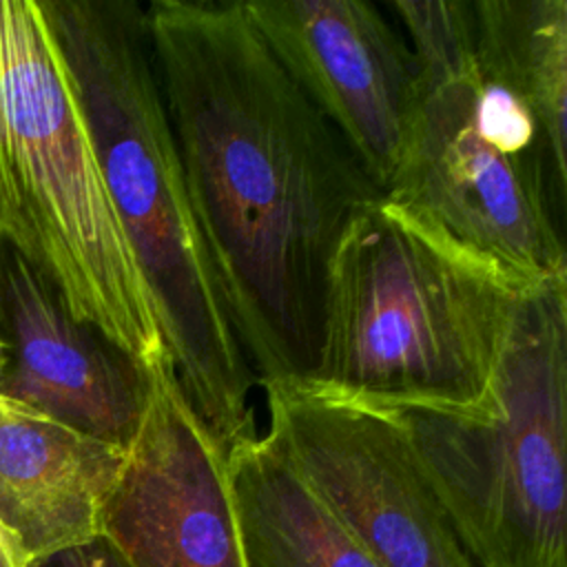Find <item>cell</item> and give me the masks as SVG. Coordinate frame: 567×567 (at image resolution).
Returning a JSON list of instances; mask_svg holds the SVG:
<instances>
[{
    "label": "cell",
    "mask_w": 567,
    "mask_h": 567,
    "mask_svg": "<svg viewBox=\"0 0 567 567\" xmlns=\"http://www.w3.org/2000/svg\"><path fill=\"white\" fill-rule=\"evenodd\" d=\"M244 7L288 75L385 193L419 93L414 55L401 29L365 0H259Z\"/></svg>",
    "instance_id": "obj_8"
},
{
    "label": "cell",
    "mask_w": 567,
    "mask_h": 567,
    "mask_svg": "<svg viewBox=\"0 0 567 567\" xmlns=\"http://www.w3.org/2000/svg\"><path fill=\"white\" fill-rule=\"evenodd\" d=\"M474 71L520 97L565 148L567 2L470 0Z\"/></svg>",
    "instance_id": "obj_13"
},
{
    "label": "cell",
    "mask_w": 567,
    "mask_h": 567,
    "mask_svg": "<svg viewBox=\"0 0 567 567\" xmlns=\"http://www.w3.org/2000/svg\"><path fill=\"white\" fill-rule=\"evenodd\" d=\"M27 567H133V565L104 534H97L91 540L38 556L29 560Z\"/></svg>",
    "instance_id": "obj_14"
},
{
    "label": "cell",
    "mask_w": 567,
    "mask_h": 567,
    "mask_svg": "<svg viewBox=\"0 0 567 567\" xmlns=\"http://www.w3.org/2000/svg\"><path fill=\"white\" fill-rule=\"evenodd\" d=\"M0 567H27V558L18 549L16 540L0 525Z\"/></svg>",
    "instance_id": "obj_15"
},
{
    "label": "cell",
    "mask_w": 567,
    "mask_h": 567,
    "mask_svg": "<svg viewBox=\"0 0 567 567\" xmlns=\"http://www.w3.org/2000/svg\"><path fill=\"white\" fill-rule=\"evenodd\" d=\"M268 434L381 567H474L405 432L315 381L261 385Z\"/></svg>",
    "instance_id": "obj_7"
},
{
    "label": "cell",
    "mask_w": 567,
    "mask_h": 567,
    "mask_svg": "<svg viewBox=\"0 0 567 567\" xmlns=\"http://www.w3.org/2000/svg\"><path fill=\"white\" fill-rule=\"evenodd\" d=\"M374 408L405 432L474 567H567V277L520 295L481 405Z\"/></svg>",
    "instance_id": "obj_5"
},
{
    "label": "cell",
    "mask_w": 567,
    "mask_h": 567,
    "mask_svg": "<svg viewBox=\"0 0 567 567\" xmlns=\"http://www.w3.org/2000/svg\"><path fill=\"white\" fill-rule=\"evenodd\" d=\"M525 290L379 195L330 259L310 381L370 405L476 408Z\"/></svg>",
    "instance_id": "obj_3"
},
{
    "label": "cell",
    "mask_w": 567,
    "mask_h": 567,
    "mask_svg": "<svg viewBox=\"0 0 567 567\" xmlns=\"http://www.w3.org/2000/svg\"><path fill=\"white\" fill-rule=\"evenodd\" d=\"M0 246L75 319L144 368L173 370L38 0H0Z\"/></svg>",
    "instance_id": "obj_4"
},
{
    "label": "cell",
    "mask_w": 567,
    "mask_h": 567,
    "mask_svg": "<svg viewBox=\"0 0 567 567\" xmlns=\"http://www.w3.org/2000/svg\"><path fill=\"white\" fill-rule=\"evenodd\" d=\"M109 197L155 306L175 381L224 454L257 432V381L199 235L155 78L146 7L38 2Z\"/></svg>",
    "instance_id": "obj_2"
},
{
    "label": "cell",
    "mask_w": 567,
    "mask_h": 567,
    "mask_svg": "<svg viewBox=\"0 0 567 567\" xmlns=\"http://www.w3.org/2000/svg\"><path fill=\"white\" fill-rule=\"evenodd\" d=\"M124 454L0 394V525L27 563L102 534Z\"/></svg>",
    "instance_id": "obj_11"
},
{
    "label": "cell",
    "mask_w": 567,
    "mask_h": 567,
    "mask_svg": "<svg viewBox=\"0 0 567 567\" xmlns=\"http://www.w3.org/2000/svg\"><path fill=\"white\" fill-rule=\"evenodd\" d=\"M102 534L133 567H248L226 454L171 368L151 370L146 412L104 503Z\"/></svg>",
    "instance_id": "obj_9"
},
{
    "label": "cell",
    "mask_w": 567,
    "mask_h": 567,
    "mask_svg": "<svg viewBox=\"0 0 567 567\" xmlns=\"http://www.w3.org/2000/svg\"><path fill=\"white\" fill-rule=\"evenodd\" d=\"M414 64V117L383 195L520 288L567 277L565 193L478 124L472 27Z\"/></svg>",
    "instance_id": "obj_6"
},
{
    "label": "cell",
    "mask_w": 567,
    "mask_h": 567,
    "mask_svg": "<svg viewBox=\"0 0 567 567\" xmlns=\"http://www.w3.org/2000/svg\"><path fill=\"white\" fill-rule=\"evenodd\" d=\"M226 474L248 567H381L268 432L233 445Z\"/></svg>",
    "instance_id": "obj_12"
},
{
    "label": "cell",
    "mask_w": 567,
    "mask_h": 567,
    "mask_svg": "<svg viewBox=\"0 0 567 567\" xmlns=\"http://www.w3.org/2000/svg\"><path fill=\"white\" fill-rule=\"evenodd\" d=\"M146 7L155 78L217 286L257 381H310L328 266L383 195L244 2Z\"/></svg>",
    "instance_id": "obj_1"
},
{
    "label": "cell",
    "mask_w": 567,
    "mask_h": 567,
    "mask_svg": "<svg viewBox=\"0 0 567 567\" xmlns=\"http://www.w3.org/2000/svg\"><path fill=\"white\" fill-rule=\"evenodd\" d=\"M0 394L122 452L151 394V370L75 319L51 284L2 246Z\"/></svg>",
    "instance_id": "obj_10"
},
{
    "label": "cell",
    "mask_w": 567,
    "mask_h": 567,
    "mask_svg": "<svg viewBox=\"0 0 567 567\" xmlns=\"http://www.w3.org/2000/svg\"><path fill=\"white\" fill-rule=\"evenodd\" d=\"M0 319H2V246H0Z\"/></svg>",
    "instance_id": "obj_16"
}]
</instances>
